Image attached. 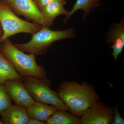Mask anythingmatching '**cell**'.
Returning a JSON list of instances; mask_svg holds the SVG:
<instances>
[{
	"mask_svg": "<svg viewBox=\"0 0 124 124\" xmlns=\"http://www.w3.org/2000/svg\"><path fill=\"white\" fill-rule=\"evenodd\" d=\"M114 119L112 124H124V120L121 116L117 107L115 108Z\"/></svg>",
	"mask_w": 124,
	"mask_h": 124,
	"instance_id": "ac0fdd59",
	"label": "cell"
},
{
	"mask_svg": "<svg viewBox=\"0 0 124 124\" xmlns=\"http://www.w3.org/2000/svg\"><path fill=\"white\" fill-rule=\"evenodd\" d=\"M23 81L27 90L36 101L51 105L58 110H69L59 98L58 93L50 88L48 81L31 77H23Z\"/></svg>",
	"mask_w": 124,
	"mask_h": 124,
	"instance_id": "5b68a950",
	"label": "cell"
},
{
	"mask_svg": "<svg viewBox=\"0 0 124 124\" xmlns=\"http://www.w3.org/2000/svg\"><path fill=\"white\" fill-rule=\"evenodd\" d=\"M58 95L73 114L81 116L97 102L98 95L92 87L76 82H62L58 90Z\"/></svg>",
	"mask_w": 124,
	"mask_h": 124,
	"instance_id": "6da1fadb",
	"label": "cell"
},
{
	"mask_svg": "<svg viewBox=\"0 0 124 124\" xmlns=\"http://www.w3.org/2000/svg\"><path fill=\"white\" fill-rule=\"evenodd\" d=\"M81 116L80 124H110L113 120V112L111 108L98 102Z\"/></svg>",
	"mask_w": 124,
	"mask_h": 124,
	"instance_id": "52a82bcc",
	"label": "cell"
},
{
	"mask_svg": "<svg viewBox=\"0 0 124 124\" xmlns=\"http://www.w3.org/2000/svg\"><path fill=\"white\" fill-rule=\"evenodd\" d=\"M45 122L40 121L39 120L30 117L27 124H45Z\"/></svg>",
	"mask_w": 124,
	"mask_h": 124,
	"instance_id": "d6986e66",
	"label": "cell"
},
{
	"mask_svg": "<svg viewBox=\"0 0 124 124\" xmlns=\"http://www.w3.org/2000/svg\"><path fill=\"white\" fill-rule=\"evenodd\" d=\"M47 124H78L80 120L67 111L57 110L46 121Z\"/></svg>",
	"mask_w": 124,
	"mask_h": 124,
	"instance_id": "9a60e30c",
	"label": "cell"
},
{
	"mask_svg": "<svg viewBox=\"0 0 124 124\" xmlns=\"http://www.w3.org/2000/svg\"><path fill=\"white\" fill-rule=\"evenodd\" d=\"M100 5L99 0H76L75 3L70 11H69L63 23H66L73 14L79 10H83L84 11L83 18L84 19L90 11L99 6Z\"/></svg>",
	"mask_w": 124,
	"mask_h": 124,
	"instance_id": "5bb4252c",
	"label": "cell"
},
{
	"mask_svg": "<svg viewBox=\"0 0 124 124\" xmlns=\"http://www.w3.org/2000/svg\"><path fill=\"white\" fill-rule=\"evenodd\" d=\"M55 0H60L67 2L66 0H33L36 4L40 10L49 3Z\"/></svg>",
	"mask_w": 124,
	"mask_h": 124,
	"instance_id": "e0dca14e",
	"label": "cell"
},
{
	"mask_svg": "<svg viewBox=\"0 0 124 124\" xmlns=\"http://www.w3.org/2000/svg\"><path fill=\"white\" fill-rule=\"evenodd\" d=\"M23 79V77L0 51V84L4 85L8 80Z\"/></svg>",
	"mask_w": 124,
	"mask_h": 124,
	"instance_id": "4fadbf2b",
	"label": "cell"
},
{
	"mask_svg": "<svg viewBox=\"0 0 124 124\" xmlns=\"http://www.w3.org/2000/svg\"><path fill=\"white\" fill-rule=\"evenodd\" d=\"M0 51L23 78L31 77L48 81L45 70L36 62L35 55L27 54L16 47L9 39L2 42Z\"/></svg>",
	"mask_w": 124,
	"mask_h": 124,
	"instance_id": "7a4b0ae2",
	"label": "cell"
},
{
	"mask_svg": "<svg viewBox=\"0 0 124 124\" xmlns=\"http://www.w3.org/2000/svg\"><path fill=\"white\" fill-rule=\"evenodd\" d=\"M4 85L10 97L16 105L27 108L36 102L27 90L23 80H8Z\"/></svg>",
	"mask_w": 124,
	"mask_h": 124,
	"instance_id": "ba28073f",
	"label": "cell"
},
{
	"mask_svg": "<svg viewBox=\"0 0 124 124\" xmlns=\"http://www.w3.org/2000/svg\"><path fill=\"white\" fill-rule=\"evenodd\" d=\"M0 124H3V122H2V121L0 120Z\"/></svg>",
	"mask_w": 124,
	"mask_h": 124,
	"instance_id": "44dd1931",
	"label": "cell"
},
{
	"mask_svg": "<svg viewBox=\"0 0 124 124\" xmlns=\"http://www.w3.org/2000/svg\"><path fill=\"white\" fill-rule=\"evenodd\" d=\"M11 101L4 85L0 84V116L6 108L13 105Z\"/></svg>",
	"mask_w": 124,
	"mask_h": 124,
	"instance_id": "2e32d148",
	"label": "cell"
},
{
	"mask_svg": "<svg viewBox=\"0 0 124 124\" xmlns=\"http://www.w3.org/2000/svg\"><path fill=\"white\" fill-rule=\"evenodd\" d=\"M75 35L74 30L72 28L63 31H53L49 29V27L42 26L39 31L32 34L29 42L14 45L24 53L35 55H41L45 53L54 42L73 38Z\"/></svg>",
	"mask_w": 124,
	"mask_h": 124,
	"instance_id": "3957f363",
	"label": "cell"
},
{
	"mask_svg": "<svg viewBox=\"0 0 124 124\" xmlns=\"http://www.w3.org/2000/svg\"><path fill=\"white\" fill-rule=\"evenodd\" d=\"M1 1L3 0H1Z\"/></svg>",
	"mask_w": 124,
	"mask_h": 124,
	"instance_id": "7402d4cb",
	"label": "cell"
},
{
	"mask_svg": "<svg viewBox=\"0 0 124 124\" xmlns=\"http://www.w3.org/2000/svg\"><path fill=\"white\" fill-rule=\"evenodd\" d=\"M1 116L4 124H27L30 117L27 108L13 104L4 111Z\"/></svg>",
	"mask_w": 124,
	"mask_h": 124,
	"instance_id": "30bf717a",
	"label": "cell"
},
{
	"mask_svg": "<svg viewBox=\"0 0 124 124\" xmlns=\"http://www.w3.org/2000/svg\"><path fill=\"white\" fill-rule=\"evenodd\" d=\"M106 39L107 42L112 45L111 47L113 49L112 55L116 61L124 47V20H121L113 26L107 35Z\"/></svg>",
	"mask_w": 124,
	"mask_h": 124,
	"instance_id": "9c48e42d",
	"label": "cell"
},
{
	"mask_svg": "<svg viewBox=\"0 0 124 124\" xmlns=\"http://www.w3.org/2000/svg\"><path fill=\"white\" fill-rule=\"evenodd\" d=\"M2 34V31L1 24H0V39L1 38Z\"/></svg>",
	"mask_w": 124,
	"mask_h": 124,
	"instance_id": "ffe728a7",
	"label": "cell"
},
{
	"mask_svg": "<svg viewBox=\"0 0 124 124\" xmlns=\"http://www.w3.org/2000/svg\"><path fill=\"white\" fill-rule=\"evenodd\" d=\"M27 110L30 117L46 123V120L58 109L51 105L36 101L27 108Z\"/></svg>",
	"mask_w": 124,
	"mask_h": 124,
	"instance_id": "7c38bea8",
	"label": "cell"
},
{
	"mask_svg": "<svg viewBox=\"0 0 124 124\" xmlns=\"http://www.w3.org/2000/svg\"><path fill=\"white\" fill-rule=\"evenodd\" d=\"M67 2L55 0L49 3L41 10L42 15L50 27L53 24L54 20L59 16L67 15L69 11L64 8Z\"/></svg>",
	"mask_w": 124,
	"mask_h": 124,
	"instance_id": "8fae6325",
	"label": "cell"
},
{
	"mask_svg": "<svg viewBox=\"0 0 124 124\" xmlns=\"http://www.w3.org/2000/svg\"><path fill=\"white\" fill-rule=\"evenodd\" d=\"M9 5L15 13L42 26L50 27L41 11L33 0H3Z\"/></svg>",
	"mask_w": 124,
	"mask_h": 124,
	"instance_id": "8992f818",
	"label": "cell"
},
{
	"mask_svg": "<svg viewBox=\"0 0 124 124\" xmlns=\"http://www.w3.org/2000/svg\"><path fill=\"white\" fill-rule=\"evenodd\" d=\"M0 24L2 31L0 43L19 33L32 35L42 27L35 23L29 22L20 18L8 5L2 1H0Z\"/></svg>",
	"mask_w": 124,
	"mask_h": 124,
	"instance_id": "277c9868",
	"label": "cell"
}]
</instances>
